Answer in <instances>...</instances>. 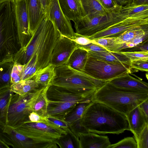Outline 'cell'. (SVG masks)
I'll return each mask as SVG.
<instances>
[{
    "instance_id": "cell-1",
    "label": "cell",
    "mask_w": 148,
    "mask_h": 148,
    "mask_svg": "<svg viewBox=\"0 0 148 148\" xmlns=\"http://www.w3.org/2000/svg\"><path fill=\"white\" fill-rule=\"evenodd\" d=\"M61 34L46 14L27 44L16 54L14 62L25 65L36 56V71L47 66L50 63L53 49Z\"/></svg>"
},
{
    "instance_id": "cell-2",
    "label": "cell",
    "mask_w": 148,
    "mask_h": 148,
    "mask_svg": "<svg viewBox=\"0 0 148 148\" xmlns=\"http://www.w3.org/2000/svg\"><path fill=\"white\" fill-rule=\"evenodd\" d=\"M80 125L88 132L119 134L129 130L126 115L102 103L92 101L85 110Z\"/></svg>"
},
{
    "instance_id": "cell-3",
    "label": "cell",
    "mask_w": 148,
    "mask_h": 148,
    "mask_svg": "<svg viewBox=\"0 0 148 148\" xmlns=\"http://www.w3.org/2000/svg\"><path fill=\"white\" fill-rule=\"evenodd\" d=\"M21 48L15 1L4 2L0 4V63L14 62Z\"/></svg>"
},
{
    "instance_id": "cell-4",
    "label": "cell",
    "mask_w": 148,
    "mask_h": 148,
    "mask_svg": "<svg viewBox=\"0 0 148 148\" xmlns=\"http://www.w3.org/2000/svg\"><path fill=\"white\" fill-rule=\"evenodd\" d=\"M148 99V92L117 87L108 81L97 89L92 96V101L104 104L126 115Z\"/></svg>"
},
{
    "instance_id": "cell-5",
    "label": "cell",
    "mask_w": 148,
    "mask_h": 148,
    "mask_svg": "<svg viewBox=\"0 0 148 148\" xmlns=\"http://www.w3.org/2000/svg\"><path fill=\"white\" fill-rule=\"evenodd\" d=\"M55 71L56 76L51 85L76 93L92 95L106 82L97 79L66 64L55 67Z\"/></svg>"
},
{
    "instance_id": "cell-6",
    "label": "cell",
    "mask_w": 148,
    "mask_h": 148,
    "mask_svg": "<svg viewBox=\"0 0 148 148\" xmlns=\"http://www.w3.org/2000/svg\"><path fill=\"white\" fill-rule=\"evenodd\" d=\"M46 95L49 101L47 116L63 120L78 103L92 96L75 93L51 85L48 87Z\"/></svg>"
},
{
    "instance_id": "cell-7",
    "label": "cell",
    "mask_w": 148,
    "mask_h": 148,
    "mask_svg": "<svg viewBox=\"0 0 148 148\" xmlns=\"http://www.w3.org/2000/svg\"><path fill=\"white\" fill-rule=\"evenodd\" d=\"M14 129L34 140L45 145L47 148H58L56 141L68 133L62 129L49 123L27 122Z\"/></svg>"
},
{
    "instance_id": "cell-8",
    "label": "cell",
    "mask_w": 148,
    "mask_h": 148,
    "mask_svg": "<svg viewBox=\"0 0 148 148\" xmlns=\"http://www.w3.org/2000/svg\"><path fill=\"white\" fill-rule=\"evenodd\" d=\"M43 88L24 95L15 93L12 95L8 106L7 125L15 128L28 121L29 115L33 111L35 101Z\"/></svg>"
},
{
    "instance_id": "cell-9",
    "label": "cell",
    "mask_w": 148,
    "mask_h": 148,
    "mask_svg": "<svg viewBox=\"0 0 148 148\" xmlns=\"http://www.w3.org/2000/svg\"><path fill=\"white\" fill-rule=\"evenodd\" d=\"M132 70L127 64L110 63L88 55L83 72L97 79L107 82L130 74Z\"/></svg>"
},
{
    "instance_id": "cell-10",
    "label": "cell",
    "mask_w": 148,
    "mask_h": 148,
    "mask_svg": "<svg viewBox=\"0 0 148 148\" xmlns=\"http://www.w3.org/2000/svg\"><path fill=\"white\" fill-rule=\"evenodd\" d=\"M128 16L122 13L121 11L95 17H89L85 15L79 18L74 22V27L76 33L89 36L108 28Z\"/></svg>"
},
{
    "instance_id": "cell-11",
    "label": "cell",
    "mask_w": 148,
    "mask_h": 148,
    "mask_svg": "<svg viewBox=\"0 0 148 148\" xmlns=\"http://www.w3.org/2000/svg\"><path fill=\"white\" fill-rule=\"evenodd\" d=\"M148 25V12L129 16L108 28L86 37L91 40L102 38L117 37L125 32Z\"/></svg>"
},
{
    "instance_id": "cell-12",
    "label": "cell",
    "mask_w": 148,
    "mask_h": 148,
    "mask_svg": "<svg viewBox=\"0 0 148 148\" xmlns=\"http://www.w3.org/2000/svg\"><path fill=\"white\" fill-rule=\"evenodd\" d=\"M0 138L14 148H47L38 142L17 131L8 125L0 123Z\"/></svg>"
},
{
    "instance_id": "cell-13",
    "label": "cell",
    "mask_w": 148,
    "mask_h": 148,
    "mask_svg": "<svg viewBox=\"0 0 148 148\" xmlns=\"http://www.w3.org/2000/svg\"><path fill=\"white\" fill-rule=\"evenodd\" d=\"M46 15L62 35L71 38L75 32L71 21L65 16L58 0H48Z\"/></svg>"
},
{
    "instance_id": "cell-14",
    "label": "cell",
    "mask_w": 148,
    "mask_h": 148,
    "mask_svg": "<svg viewBox=\"0 0 148 148\" xmlns=\"http://www.w3.org/2000/svg\"><path fill=\"white\" fill-rule=\"evenodd\" d=\"M79 45L61 34L53 49L50 63L56 67L66 64L72 53Z\"/></svg>"
},
{
    "instance_id": "cell-15",
    "label": "cell",
    "mask_w": 148,
    "mask_h": 148,
    "mask_svg": "<svg viewBox=\"0 0 148 148\" xmlns=\"http://www.w3.org/2000/svg\"><path fill=\"white\" fill-rule=\"evenodd\" d=\"M18 34L21 47H25L31 37L29 32V19L26 0L15 1Z\"/></svg>"
},
{
    "instance_id": "cell-16",
    "label": "cell",
    "mask_w": 148,
    "mask_h": 148,
    "mask_svg": "<svg viewBox=\"0 0 148 148\" xmlns=\"http://www.w3.org/2000/svg\"><path fill=\"white\" fill-rule=\"evenodd\" d=\"M92 97L78 103L64 117V120L68 124L71 131L74 134L85 133L87 131L80 125V121L87 108L92 102Z\"/></svg>"
},
{
    "instance_id": "cell-17",
    "label": "cell",
    "mask_w": 148,
    "mask_h": 148,
    "mask_svg": "<svg viewBox=\"0 0 148 148\" xmlns=\"http://www.w3.org/2000/svg\"><path fill=\"white\" fill-rule=\"evenodd\" d=\"M127 73L108 81L117 87L137 91L148 92V84L142 79L135 78Z\"/></svg>"
},
{
    "instance_id": "cell-18",
    "label": "cell",
    "mask_w": 148,
    "mask_h": 148,
    "mask_svg": "<svg viewBox=\"0 0 148 148\" xmlns=\"http://www.w3.org/2000/svg\"><path fill=\"white\" fill-rule=\"evenodd\" d=\"M79 148H108L111 144L107 136H101L88 132L79 133Z\"/></svg>"
},
{
    "instance_id": "cell-19",
    "label": "cell",
    "mask_w": 148,
    "mask_h": 148,
    "mask_svg": "<svg viewBox=\"0 0 148 148\" xmlns=\"http://www.w3.org/2000/svg\"><path fill=\"white\" fill-rule=\"evenodd\" d=\"M129 124L130 131L137 137L148 125V118L138 106L126 115Z\"/></svg>"
},
{
    "instance_id": "cell-20",
    "label": "cell",
    "mask_w": 148,
    "mask_h": 148,
    "mask_svg": "<svg viewBox=\"0 0 148 148\" xmlns=\"http://www.w3.org/2000/svg\"><path fill=\"white\" fill-rule=\"evenodd\" d=\"M29 19V32L32 36L45 17L38 0H26Z\"/></svg>"
},
{
    "instance_id": "cell-21",
    "label": "cell",
    "mask_w": 148,
    "mask_h": 148,
    "mask_svg": "<svg viewBox=\"0 0 148 148\" xmlns=\"http://www.w3.org/2000/svg\"><path fill=\"white\" fill-rule=\"evenodd\" d=\"M65 16L70 21L75 22L79 18L86 15L76 0H58Z\"/></svg>"
},
{
    "instance_id": "cell-22",
    "label": "cell",
    "mask_w": 148,
    "mask_h": 148,
    "mask_svg": "<svg viewBox=\"0 0 148 148\" xmlns=\"http://www.w3.org/2000/svg\"><path fill=\"white\" fill-rule=\"evenodd\" d=\"M87 51L89 56L96 59L110 63L125 64L130 66V60L118 51Z\"/></svg>"
},
{
    "instance_id": "cell-23",
    "label": "cell",
    "mask_w": 148,
    "mask_h": 148,
    "mask_svg": "<svg viewBox=\"0 0 148 148\" xmlns=\"http://www.w3.org/2000/svg\"><path fill=\"white\" fill-rule=\"evenodd\" d=\"M55 67L49 63L47 66L36 71L32 79L41 87L51 85L56 76Z\"/></svg>"
},
{
    "instance_id": "cell-24",
    "label": "cell",
    "mask_w": 148,
    "mask_h": 148,
    "mask_svg": "<svg viewBox=\"0 0 148 148\" xmlns=\"http://www.w3.org/2000/svg\"><path fill=\"white\" fill-rule=\"evenodd\" d=\"M82 2L86 15L89 17L101 16L110 12H118L106 9L98 0H82Z\"/></svg>"
},
{
    "instance_id": "cell-25",
    "label": "cell",
    "mask_w": 148,
    "mask_h": 148,
    "mask_svg": "<svg viewBox=\"0 0 148 148\" xmlns=\"http://www.w3.org/2000/svg\"><path fill=\"white\" fill-rule=\"evenodd\" d=\"M88 56L87 50L78 48L72 53L66 64L75 69L83 72Z\"/></svg>"
},
{
    "instance_id": "cell-26",
    "label": "cell",
    "mask_w": 148,
    "mask_h": 148,
    "mask_svg": "<svg viewBox=\"0 0 148 148\" xmlns=\"http://www.w3.org/2000/svg\"><path fill=\"white\" fill-rule=\"evenodd\" d=\"M14 94L10 86L0 89V123L7 125V114L11 98Z\"/></svg>"
},
{
    "instance_id": "cell-27",
    "label": "cell",
    "mask_w": 148,
    "mask_h": 148,
    "mask_svg": "<svg viewBox=\"0 0 148 148\" xmlns=\"http://www.w3.org/2000/svg\"><path fill=\"white\" fill-rule=\"evenodd\" d=\"M10 87L14 93L22 95L35 91L42 87L31 79L21 80L11 85Z\"/></svg>"
},
{
    "instance_id": "cell-28",
    "label": "cell",
    "mask_w": 148,
    "mask_h": 148,
    "mask_svg": "<svg viewBox=\"0 0 148 148\" xmlns=\"http://www.w3.org/2000/svg\"><path fill=\"white\" fill-rule=\"evenodd\" d=\"M50 86L43 87L36 99L33 107V112L42 117L47 116L49 101L46 92Z\"/></svg>"
},
{
    "instance_id": "cell-29",
    "label": "cell",
    "mask_w": 148,
    "mask_h": 148,
    "mask_svg": "<svg viewBox=\"0 0 148 148\" xmlns=\"http://www.w3.org/2000/svg\"><path fill=\"white\" fill-rule=\"evenodd\" d=\"M148 33V25L127 31L115 38V44H123L138 36Z\"/></svg>"
},
{
    "instance_id": "cell-30",
    "label": "cell",
    "mask_w": 148,
    "mask_h": 148,
    "mask_svg": "<svg viewBox=\"0 0 148 148\" xmlns=\"http://www.w3.org/2000/svg\"><path fill=\"white\" fill-rule=\"evenodd\" d=\"M14 62L0 63V89L10 86V75Z\"/></svg>"
},
{
    "instance_id": "cell-31",
    "label": "cell",
    "mask_w": 148,
    "mask_h": 148,
    "mask_svg": "<svg viewBox=\"0 0 148 148\" xmlns=\"http://www.w3.org/2000/svg\"><path fill=\"white\" fill-rule=\"evenodd\" d=\"M37 58L35 56L32 57L26 64L24 65L21 75V80L32 79L36 70Z\"/></svg>"
},
{
    "instance_id": "cell-32",
    "label": "cell",
    "mask_w": 148,
    "mask_h": 148,
    "mask_svg": "<svg viewBox=\"0 0 148 148\" xmlns=\"http://www.w3.org/2000/svg\"><path fill=\"white\" fill-rule=\"evenodd\" d=\"M148 12V5H137L132 4L122 7L121 12L124 15L131 16Z\"/></svg>"
},
{
    "instance_id": "cell-33",
    "label": "cell",
    "mask_w": 148,
    "mask_h": 148,
    "mask_svg": "<svg viewBox=\"0 0 148 148\" xmlns=\"http://www.w3.org/2000/svg\"><path fill=\"white\" fill-rule=\"evenodd\" d=\"M147 39L148 33L136 37L123 44H116L115 52L119 51L126 48L133 47Z\"/></svg>"
},
{
    "instance_id": "cell-34",
    "label": "cell",
    "mask_w": 148,
    "mask_h": 148,
    "mask_svg": "<svg viewBox=\"0 0 148 148\" xmlns=\"http://www.w3.org/2000/svg\"><path fill=\"white\" fill-rule=\"evenodd\" d=\"M136 141L133 137L125 138L118 143L111 144L108 148H137Z\"/></svg>"
},
{
    "instance_id": "cell-35",
    "label": "cell",
    "mask_w": 148,
    "mask_h": 148,
    "mask_svg": "<svg viewBox=\"0 0 148 148\" xmlns=\"http://www.w3.org/2000/svg\"><path fill=\"white\" fill-rule=\"evenodd\" d=\"M75 143L77 145L74 138L69 133L61 137L56 142L58 147L61 148H75Z\"/></svg>"
},
{
    "instance_id": "cell-36",
    "label": "cell",
    "mask_w": 148,
    "mask_h": 148,
    "mask_svg": "<svg viewBox=\"0 0 148 148\" xmlns=\"http://www.w3.org/2000/svg\"><path fill=\"white\" fill-rule=\"evenodd\" d=\"M24 65L14 62L10 75L11 85L21 80L22 73Z\"/></svg>"
},
{
    "instance_id": "cell-37",
    "label": "cell",
    "mask_w": 148,
    "mask_h": 148,
    "mask_svg": "<svg viewBox=\"0 0 148 148\" xmlns=\"http://www.w3.org/2000/svg\"><path fill=\"white\" fill-rule=\"evenodd\" d=\"M46 117L48 122L49 123L62 129L71 136H73V134L70 130L68 124L64 120L49 116H47Z\"/></svg>"
},
{
    "instance_id": "cell-38",
    "label": "cell",
    "mask_w": 148,
    "mask_h": 148,
    "mask_svg": "<svg viewBox=\"0 0 148 148\" xmlns=\"http://www.w3.org/2000/svg\"><path fill=\"white\" fill-rule=\"evenodd\" d=\"M134 138L137 144V148H148V125Z\"/></svg>"
},
{
    "instance_id": "cell-39",
    "label": "cell",
    "mask_w": 148,
    "mask_h": 148,
    "mask_svg": "<svg viewBox=\"0 0 148 148\" xmlns=\"http://www.w3.org/2000/svg\"><path fill=\"white\" fill-rule=\"evenodd\" d=\"M115 38L106 37L93 40V43L100 45L108 51H112L115 44L114 43Z\"/></svg>"
},
{
    "instance_id": "cell-40",
    "label": "cell",
    "mask_w": 148,
    "mask_h": 148,
    "mask_svg": "<svg viewBox=\"0 0 148 148\" xmlns=\"http://www.w3.org/2000/svg\"><path fill=\"white\" fill-rule=\"evenodd\" d=\"M118 52L127 58L130 61L140 59L148 60V52L122 51Z\"/></svg>"
},
{
    "instance_id": "cell-41",
    "label": "cell",
    "mask_w": 148,
    "mask_h": 148,
    "mask_svg": "<svg viewBox=\"0 0 148 148\" xmlns=\"http://www.w3.org/2000/svg\"><path fill=\"white\" fill-rule=\"evenodd\" d=\"M130 67L132 69L142 71H148V60H138L131 61Z\"/></svg>"
},
{
    "instance_id": "cell-42",
    "label": "cell",
    "mask_w": 148,
    "mask_h": 148,
    "mask_svg": "<svg viewBox=\"0 0 148 148\" xmlns=\"http://www.w3.org/2000/svg\"><path fill=\"white\" fill-rule=\"evenodd\" d=\"M106 9L113 12L120 11L122 7L116 4L113 0H98Z\"/></svg>"
},
{
    "instance_id": "cell-43",
    "label": "cell",
    "mask_w": 148,
    "mask_h": 148,
    "mask_svg": "<svg viewBox=\"0 0 148 148\" xmlns=\"http://www.w3.org/2000/svg\"><path fill=\"white\" fill-rule=\"evenodd\" d=\"M70 39L79 46H86L93 42L92 40L75 32L73 37Z\"/></svg>"
},
{
    "instance_id": "cell-44",
    "label": "cell",
    "mask_w": 148,
    "mask_h": 148,
    "mask_svg": "<svg viewBox=\"0 0 148 148\" xmlns=\"http://www.w3.org/2000/svg\"><path fill=\"white\" fill-rule=\"evenodd\" d=\"M148 39L132 47L126 48L119 51L148 52Z\"/></svg>"
},
{
    "instance_id": "cell-45",
    "label": "cell",
    "mask_w": 148,
    "mask_h": 148,
    "mask_svg": "<svg viewBox=\"0 0 148 148\" xmlns=\"http://www.w3.org/2000/svg\"><path fill=\"white\" fill-rule=\"evenodd\" d=\"M27 122L48 123L46 117H42L34 112H32L29 114L28 116V120Z\"/></svg>"
},
{
    "instance_id": "cell-46",
    "label": "cell",
    "mask_w": 148,
    "mask_h": 148,
    "mask_svg": "<svg viewBox=\"0 0 148 148\" xmlns=\"http://www.w3.org/2000/svg\"><path fill=\"white\" fill-rule=\"evenodd\" d=\"M79 47L84 49L87 51H101L107 50L104 47L93 43L86 46L79 45Z\"/></svg>"
},
{
    "instance_id": "cell-47",
    "label": "cell",
    "mask_w": 148,
    "mask_h": 148,
    "mask_svg": "<svg viewBox=\"0 0 148 148\" xmlns=\"http://www.w3.org/2000/svg\"><path fill=\"white\" fill-rule=\"evenodd\" d=\"M138 106L146 117L148 118V99L143 102Z\"/></svg>"
},
{
    "instance_id": "cell-48",
    "label": "cell",
    "mask_w": 148,
    "mask_h": 148,
    "mask_svg": "<svg viewBox=\"0 0 148 148\" xmlns=\"http://www.w3.org/2000/svg\"><path fill=\"white\" fill-rule=\"evenodd\" d=\"M118 5L123 7L131 4L132 0H113Z\"/></svg>"
},
{
    "instance_id": "cell-49",
    "label": "cell",
    "mask_w": 148,
    "mask_h": 148,
    "mask_svg": "<svg viewBox=\"0 0 148 148\" xmlns=\"http://www.w3.org/2000/svg\"><path fill=\"white\" fill-rule=\"evenodd\" d=\"M39 2L44 13L46 14L48 0H38Z\"/></svg>"
},
{
    "instance_id": "cell-50",
    "label": "cell",
    "mask_w": 148,
    "mask_h": 148,
    "mask_svg": "<svg viewBox=\"0 0 148 148\" xmlns=\"http://www.w3.org/2000/svg\"><path fill=\"white\" fill-rule=\"evenodd\" d=\"M131 4L137 5H148V0H132Z\"/></svg>"
},
{
    "instance_id": "cell-51",
    "label": "cell",
    "mask_w": 148,
    "mask_h": 148,
    "mask_svg": "<svg viewBox=\"0 0 148 148\" xmlns=\"http://www.w3.org/2000/svg\"><path fill=\"white\" fill-rule=\"evenodd\" d=\"M9 145L6 144L0 138V148H9Z\"/></svg>"
},
{
    "instance_id": "cell-52",
    "label": "cell",
    "mask_w": 148,
    "mask_h": 148,
    "mask_svg": "<svg viewBox=\"0 0 148 148\" xmlns=\"http://www.w3.org/2000/svg\"><path fill=\"white\" fill-rule=\"evenodd\" d=\"M7 1L15 2V0H0V4L3 3Z\"/></svg>"
},
{
    "instance_id": "cell-53",
    "label": "cell",
    "mask_w": 148,
    "mask_h": 148,
    "mask_svg": "<svg viewBox=\"0 0 148 148\" xmlns=\"http://www.w3.org/2000/svg\"><path fill=\"white\" fill-rule=\"evenodd\" d=\"M78 3L79 4V5L81 7V8H82V9L84 10V9H83L82 2V0H76Z\"/></svg>"
},
{
    "instance_id": "cell-54",
    "label": "cell",
    "mask_w": 148,
    "mask_h": 148,
    "mask_svg": "<svg viewBox=\"0 0 148 148\" xmlns=\"http://www.w3.org/2000/svg\"><path fill=\"white\" fill-rule=\"evenodd\" d=\"M18 0H15V1H18Z\"/></svg>"
}]
</instances>
